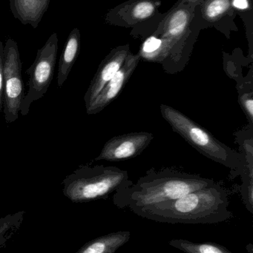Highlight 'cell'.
Returning <instances> with one entry per match:
<instances>
[{"mask_svg": "<svg viewBox=\"0 0 253 253\" xmlns=\"http://www.w3.org/2000/svg\"><path fill=\"white\" fill-rule=\"evenodd\" d=\"M230 200L219 183L188 193L174 200L131 210L133 213L157 222L214 224L231 219Z\"/></svg>", "mask_w": 253, "mask_h": 253, "instance_id": "1", "label": "cell"}, {"mask_svg": "<svg viewBox=\"0 0 253 253\" xmlns=\"http://www.w3.org/2000/svg\"><path fill=\"white\" fill-rule=\"evenodd\" d=\"M213 179L175 169H150L138 181L129 183L114 193L113 202L117 208L129 211L182 197L209 187Z\"/></svg>", "mask_w": 253, "mask_h": 253, "instance_id": "2", "label": "cell"}, {"mask_svg": "<svg viewBox=\"0 0 253 253\" xmlns=\"http://www.w3.org/2000/svg\"><path fill=\"white\" fill-rule=\"evenodd\" d=\"M202 31L198 6L193 7L177 1L163 13L158 26L150 35L160 42V48L150 62L161 64L171 74L184 69Z\"/></svg>", "mask_w": 253, "mask_h": 253, "instance_id": "3", "label": "cell"}, {"mask_svg": "<svg viewBox=\"0 0 253 253\" xmlns=\"http://www.w3.org/2000/svg\"><path fill=\"white\" fill-rule=\"evenodd\" d=\"M160 109L162 117L172 129L192 147L208 159L234 172L236 176L238 174L242 175L245 166L243 154L223 144L211 132L178 110L164 104L160 105Z\"/></svg>", "mask_w": 253, "mask_h": 253, "instance_id": "4", "label": "cell"}, {"mask_svg": "<svg viewBox=\"0 0 253 253\" xmlns=\"http://www.w3.org/2000/svg\"><path fill=\"white\" fill-rule=\"evenodd\" d=\"M131 182L129 172L117 167L84 166L62 181V193L74 203H86L105 199Z\"/></svg>", "mask_w": 253, "mask_h": 253, "instance_id": "5", "label": "cell"}, {"mask_svg": "<svg viewBox=\"0 0 253 253\" xmlns=\"http://www.w3.org/2000/svg\"><path fill=\"white\" fill-rule=\"evenodd\" d=\"M160 6V0H128L110 9L105 22L112 26L132 28L130 35L144 40L155 31L163 18Z\"/></svg>", "mask_w": 253, "mask_h": 253, "instance_id": "6", "label": "cell"}, {"mask_svg": "<svg viewBox=\"0 0 253 253\" xmlns=\"http://www.w3.org/2000/svg\"><path fill=\"white\" fill-rule=\"evenodd\" d=\"M58 52V37L53 33L44 45L37 50L35 60L27 70L29 76L28 90L19 108L21 115L26 116L31 104L41 99L49 90L54 74Z\"/></svg>", "mask_w": 253, "mask_h": 253, "instance_id": "7", "label": "cell"}, {"mask_svg": "<svg viewBox=\"0 0 253 253\" xmlns=\"http://www.w3.org/2000/svg\"><path fill=\"white\" fill-rule=\"evenodd\" d=\"M3 72L4 120L7 123H12L19 119V108L24 97L22 62L17 43L12 39H7L4 46Z\"/></svg>", "mask_w": 253, "mask_h": 253, "instance_id": "8", "label": "cell"}, {"mask_svg": "<svg viewBox=\"0 0 253 253\" xmlns=\"http://www.w3.org/2000/svg\"><path fill=\"white\" fill-rule=\"evenodd\" d=\"M154 139L152 132H137L123 134L110 138L95 159L107 162H120L136 157L143 153Z\"/></svg>", "mask_w": 253, "mask_h": 253, "instance_id": "9", "label": "cell"}, {"mask_svg": "<svg viewBox=\"0 0 253 253\" xmlns=\"http://www.w3.org/2000/svg\"><path fill=\"white\" fill-rule=\"evenodd\" d=\"M198 8L203 30L214 28L227 39L239 31L231 0H205Z\"/></svg>", "mask_w": 253, "mask_h": 253, "instance_id": "10", "label": "cell"}, {"mask_svg": "<svg viewBox=\"0 0 253 253\" xmlns=\"http://www.w3.org/2000/svg\"><path fill=\"white\" fill-rule=\"evenodd\" d=\"M141 60V56L139 53L133 54L130 52L129 53L120 69L104 86L93 102L86 108L88 115H95L101 112L116 99L130 80Z\"/></svg>", "mask_w": 253, "mask_h": 253, "instance_id": "11", "label": "cell"}, {"mask_svg": "<svg viewBox=\"0 0 253 253\" xmlns=\"http://www.w3.org/2000/svg\"><path fill=\"white\" fill-rule=\"evenodd\" d=\"M130 52V45L129 44L117 46L113 48L101 62L85 94L86 108L93 102L104 86L120 69Z\"/></svg>", "mask_w": 253, "mask_h": 253, "instance_id": "12", "label": "cell"}, {"mask_svg": "<svg viewBox=\"0 0 253 253\" xmlns=\"http://www.w3.org/2000/svg\"><path fill=\"white\" fill-rule=\"evenodd\" d=\"M51 0H9L10 11L22 25L38 27L49 8Z\"/></svg>", "mask_w": 253, "mask_h": 253, "instance_id": "13", "label": "cell"}, {"mask_svg": "<svg viewBox=\"0 0 253 253\" xmlns=\"http://www.w3.org/2000/svg\"><path fill=\"white\" fill-rule=\"evenodd\" d=\"M80 32L75 28L70 32L64 46L63 51L59 62L57 84L62 87L78 57L80 51Z\"/></svg>", "mask_w": 253, "mask_h": 253, "instance_id": "14", "label": "cell"}, {"mask_svg": "<svg viewBox=\"0 0 253 253\" xmlns=\"http://www.w3.org/2000/svg\"><path fill=\"white\" fill-rule=\"evenodd\" d=\"M131 239L129 231H117L87 242L76 253H117Z\"/></svg>", "mask_w": 253, "mask_h": 253, "instance_id": "15", "label": "cell"}, {"mask_svg": "<svg viewBox=\"0 0 253 253\" xmlns=\"http://www.w3.org/2000/svg\"><path fill=\"white\" fill-rule=\"evenodd\" d=\"M25 215V211H22L0 218V250L5 248L17 234Z\"/></svg>", "mask_w": 253, "mask_h": 253, "instance_id": "16", "label": "cell"}, {"mask_svg": "<svg viewBox=\"0 0 253 253\" xmlns=\"http://www.w3.org/2000/svg\"><path fill=\"white\" fill-rule=\"evenodd\" d=\"M169 245L184 253H233L225 247L212 242H193L184 239H172Z\"/></svg>", "mask_w": 253, "mask_h": 253, "instance_id": "17", "label": "cell"}, {"mask_svg": "<svg viewBox=\"0 0 253 253\" xmlns=\"http://www.w3.org/2000/svg\"><path fill=\"white\" fill-rule=\"evenodd\" d=\"M232 6L237 16L243 21L249 42L250 55L253 58V0H231Z\"/></svg>", "mask_w": 253, "mask_h": 253, "instance_id": "18", "label": "cell"}, {"mask_svg": "<svg viewBox=\"0 0 253 253\" xmlns=\"http://www.w3.org/2000/svg\"><path fill=\"white\" fill-rule=\"evenodd\" d=\"M239 102L244 112L248 117V121L253 126V91H243L239 96Z\"/></svg>", "mask_w": 253, "mask_h": 253, "instance_id": "19", "label": "cell"}, {"mask_svg": "<svg viewBox=\"0 0 253 253\" xmlns=\"http://www.w3.org/2000/svg\"><path fill=\"white\" fill-rule=\"evenodd\" d=\"M3 65H4V44L0 41V114L3 106L4 99V72H3Z\"/></svg>", "mask_w": 253, "mask_h": 253, "instance_id": "20", "label": "cell"}, {"mask_svg": "<svg viewBox=\"0 0 253 253\" xmlns=\"http://www.w3.org/2000/svg\"><path fill=\"white\" fill-rule=\"evenodd\" d=\"M181 4L191 6L193 7L201 5L205 0H178Z\"/></svg>", "mask_w": 253, "mask_h": 253, "instance_id": "21", "label": "cell"}]
</instances>
